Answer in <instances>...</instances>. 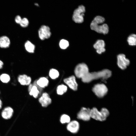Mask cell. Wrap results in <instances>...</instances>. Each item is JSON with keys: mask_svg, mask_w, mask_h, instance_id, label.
Returning <instances> with one entry per match:
<instances>
[{"mask_svg": "<svg viewBox=\"0 0 136 136\" xmlns=\"http://www.w3.org/2000/svg\"><path fill=\"white\" fill-rule=\"evenodd\" d=\"M117 64L121 69L124 70L129 65L130 61L129 59L126 58L123 54H118L117 56Z\"/></svg>", "mask_w": 136, "mask_h": 136, "instance_id": "obj_8", "label": "cell"}, {"mask_svg": "<svg viewBox=\"0 0 136 136\" xmlns=\"http://www.w3.org/2000/svg\"><path fill=\"white\" fill-rule=\"evenodd\" d=\"M18 82L22 85H29L31 82V78L26 75L23 74L19 75L18 77Z\"/></svg>", "mask_w": 136, "mask_h": 136, "instance_id": "obj_14", "label": "cell"}, {"mask_svg": "<svg viewBox=\"0 0 136 136\" xmlns=\"http://www.w3.org/2000/svg\"><path fill=\"white\" fill-rule=\"evenodd\" d=\"M64 82L73 90L76 91L77 90L78 85L74 76H72L64 79Z\"/></svg>", "mask_w": 136, "mask_h": 136, "instance_id": "obj_12", "label": "cell"}, {"mask_svg": "<svg viewBox=\"0 0 136 136\" xmlns=\"http://www.w3.org/2000/svg\"><path fill=\"white\" fill-rule=\"evenodd\" d=\"M105 44L104 40L99 39L97 40L93 45V47L96 50V52L101 54L106 51Z\"/></svg>", "mask_w": 136, "mask_h": 136, "instance_id": "obj_10", "label": "cell"}, {"mask_svg": "<svg viewBox=\"0 0 136 136\" xmlns=\"http://www.w3.org/2000/svg\"><path fill=\"white\" fill-rule=\"evenodd\" d=\"M2 101L0 99V109L2 108Z\"/></svg>", "mask_w": 136, "mask_h": 136, "instance_id": "obj_29", "label": "cell"}, {"mask_svg": "<svg viewBox=\"0 0 136 136\" xmlns=\"http://www.w3.org/2000/svg\"><path fill=\"white\" fill-rule=\"evenodd\" d=\"M29 93L30 95L32 96L34 98H36L38 97L39 95L40 94V90L36 86L33 85L29 92Z\"/></svg>", "mask_w": 136, "mask_h": 136, "instance_id": "obj_18", "label": "cell"}, {"mask_svg": "<svg viewBox=\"0 0 136 136\" xmlns=\"http://www.w3.org/2000/svg\"><path fill=\"white\" fill-rule=\"evenodd\" d=\"M109 114V111L106 108H102L100 111L95 107L90 109L91 118L97 121H105Z\"/></svg>", "mask_w": 136, "mask_h": 136, "instance_id": "obj_3", "label": "cell"}, {"mask_svg": "<svg viewBox=\"0 0 136 136\" xmlns=\"http://www.w3.org/2000/svg\"><path fill=\"white\" fill-rule=\"evenodd\" d=\"M13 112V109L10 107L5 108L2 113V117L5 119L10 118L12 116Z\"/></svg>", "mask_w": 136, "mask_h": 136, "instance_id": "obj_15", "label": "cell"}, {"mask_svg": "<svg viewBox=\"0 0 136 136\" xmlns=\"http://www.w3.org/2000/svg\"><path fill=\"white\" fill-rule=\"evenodd\" d=\"M22 19L20 16L19 15H17L15 18V21L17 23L20 24Z\"/></svg>", "mask_w": 136, "mask_h": 136, "instance_id": "obj_27", "label": "cell"}, {"mask_svg": "<svg viewBox=\"0 0 136 136\" xmlns=\"http://www.w3.org/2000/svg\"><path fill=\"white\" fill-rule=\"evenodd\" d=\"M39 101L42 106L46 107L51 103V99L49 94L46 92L43 93L39 98Z\"/></svg>", "mask_w": 136, "mask_h": 136, "instance_id": "obj_13", "label": "cell"}, {"mask_svg": "<svg viewBox=\"0 0 136 136\" xmlns=\"http://www.w3.org/2000/svg\"><path fill=\"white\" fill-rule=\"evenodd\" d=\"M10 43V40L7 36H3L0 37V47L7 48L9 47Z\"/></svg>", "mask_w": 136, "mask_h": 136, "instance_id": "obj_16", "label": "cell"}, {"mask_svg": "<svg viewBox=\"0 0 136 136\" xmlns=\"http://www.w3.org/2000/svg\"><path fill=\"white\" fill-rule=\"evenodd\" d=\"M29 23V22L28 19L26 18H24L22 19L20 24L21 27H25L28 26Z\"/></svg>", "mask_w": 136, "mask_h": 136, "instance_id": "obj_26", "label": "cell"}, {"mask_svg": "<svg viewBox=\"0 0 136 136\" xmlns=\"http://www.w3.org/2000/svg\"><path fill=\"white\" fill-rule=\"evenodd\" d=\"M70 118L68 115L66 114H63L61 116L60 118V121L62 124L66 123H68L70 121Z\"/></svg>", "mask_w": 136, "mask_h": 136, "instance_id": "obj_23", "label": "cell"}, {"mask_svg": "<svg viewBox=\"0 0 136 136\" xmlns=\"http://www.w3.org/2000/svg\"><path fill=\"white\" fill-rule=\"evenodd\" d=\"M85 12V8L81 5L74 11L72 17L73 20L76 23H82L84 20V16Z\"/></svg>", "mask_w": 136, "mask_h": 136, "instance_id": "obj_4", "label": "cell"}, {"mask_svg": "<svg viewBox=\"0 0 136 136\" xmlns=\"http://www.w3.org/2000/svg\"><path fill=\"white\" fill-rule=\"evenodd\" d=\"M92 91L97 97L102 98L107 94L108 90L106 86L104 84L98 83L94 85Z\"/></svg>", "mask_w": 136, "mask_h": 136, "instance_id": "obj_5", "label": "cell"}, {"mask_svg": "<svg viewBox=\"0 0 136 136\" xmlns=\"http://www.w3.org/2000/svg\"><path fill=\"white\" fill-rule=\"evenodd\" d=\"M68 42L65 40L62 39L59 42V45L60 48L62 49H65L69 46Z\"/></svg>", "mask_w": 136, "mask_h": 136, "instance_id": "obj_25", "label": "cell"}, {"mask_svg": "<svg viewBox=\"0 0 136 136\" xmlns=\"http://www.w3.org/2000/svg\"><path fill=\"white\" fill-rule=\"evenodd\" d=\"M38 33L39 38L42 40L49 38L51 35L50 28L45 25L41 26L38 31Z\"/></svg>", "mask_w": 136, "mask_h": 136, "instance_id": "obj_9", "label": "cell"}, {"mask_svg": "<svg viewBox=\"0 0 136 136\" xmlns=\"http://www.w3.org/2000/svg\"><path fill=\"white\" fill-rule=\"evenodd\" d=\"M105 20V18L102 16H96L90 23V29L99 33L107 34L109 31V27L107 24L103 23Z\"/></svg>", "mask_w": 136, "mask_h": 136, "instance_id": "obj_2", "label": "cell"}, {"mask_svg": "<svg viewBox=\"0 0 136 136\" xmlns=\"http://www.w3.org/2000/svg\"><path fill=\"white\" fill-rule=\"evenodd\" d=\"M127 41L129 45L135 46L136 45V35L132 34L130 35L127 38Z\"/></svg>", "mask_w": 136, "mask_h": 136, "instance_id": "obj_20", "label": "cell"}, {"mask_svg": "<svg viewBox=\"0 0 136 136\" xmlns=\"http://www.w3.org/2000/svg\"><path fill=\"white\" fill-rule=\"evenodd\" d=\"M0 79L3 83H7L10 81V78L9 75L7 74L4 73L0 76Z\"/></svg>", "mask_w": 136, "mask_h": 136, "instance_id": "obj_24", "label": "cell"}, {"mask_svg": "<svg viewBox=\"0 0 136 136\" xmlns=\"http://www.w3.org/2000/svg\"><path fill=\"white\" fill-rule=\"evenodd\" d=\"M59 74V72L57 70L52 69H51L49 72V76L52 79H55L58 77Z\"/></svg>", "mask_w": 136, "mask_h": 136, "instance_id": "obj_22", "label": "cell"}, {"mask_svg": "<svg viewBox=\"0 0 136 136\" xmlns=\"http://www.w3.org/2000/svg\"><path fill=\"white\" fill-rule=\"evenodd\" d=\"M112 72L108 69L92 72H89L81 79L83 82L85 83H89L92 81L99 79L106 80L109 78L112 75Z\"/></svg>", "mask_w": 136, "mask_h": 136, "instance_id": "obj_1", "label": "cell"}, {"mask_svg": "<svg viewBox=\"0 0 136 136\" xmlns=\"http://www.w3.org/2000/svg\"><path fill=\"white\" fill-rule=\"evenodd\" d=\"M49 83L48 79L45 77H42L36 80L37 84L40 87L42 88L47 86Z\"/></svg>", "mask_w": 136, "mask_h": 136, "instance_id": "obj_17", "label": "cell"}, {"mask_svg": "<svg viewBox=\"0 0 136 136\" xmlns=\"http://www.w3.org/2000/svg\"><path fill=\"white\" fill-rule=\"evenodd\" d=\"M89 69L87 65L84 63H80L76 66L74 72L76 77L81 79L89 72Z\"/></svg>", "mask_w": 136, "mask_h": 136, "instance_id": "obj_6", "label": "cell"}, {"mask_svg": "<svg viewBox=\"0 0 136 136\" xmlns=\"http://www.w3.org/2000/svg\"><path fill=\"white\" fill-rule=\"evenodd\" d=\"M24 46L26 50L28 52L31 53L34 52L35 46L30 41H27L25 42Z\"/></svg>", "mask_w": 136, "mask_h": 136, "instance_id": "obj_19", "label": "cell"}, {"mask_svg": "<svg viewBox=\"0 0 136 136\" xmlns=\"http://www.w3.org/2000/svg\"><path fill=\"white\" fill-rule=\"evenodd\" d=\"M3 65V62L1 60H0V69H1L2 68Z\"/></svg>", "mask_w": 136, "mask_h": 136, "instance_id": "obj_28", "label": "cell"}, {"mask_svg": "<svg viewBox=\"0 0 136 136\" xmlns=\"http://www.w3.org/2000/svg\"><path fill=\"white\" fill-rule=\"evenodd\" d=\"M80 125L79 123L77 121L74 120L70 121L66 126L67 130L73 133H76L79 130Z\"/></svg>", "mask_w": 136, "mask_h": 136, "instance_id": "obj_11", "label": "cell"}, {"mask_svg": "<svg viewBox=\"0 0 136 136\" xmlns=\"http://www.w3.org/2000/svg\"><path fill=\"white\" fill-rule=\"evenodd\" d=\"M77 117L78 119L83 121H89L91 118L90 109L85 107L82 108L78 113Z\"/></svg>", "mask_w": 136, "mask_h": 136, "instance_id": "obj_7", "label": "cell"}, {"mask_svg": "<svg viewBox=\"0 0 136 136\" xmlns=\"http://www.w3.org/2000/svg\"><path fill=\"white\" fill-rule=\"evenodd\" d=\"M67 90V86L63 84L58 86L57 89V93L58 94L61 95L65 92Z\"/></svg>", "mask_w": 136, "mask_h": 136, "instance_id": "obj_21", "label": "cell"}]
</instances>
